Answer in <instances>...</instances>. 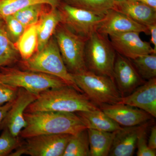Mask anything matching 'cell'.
<instances>
[{"label":"cell","mask_w":156,"mask_h":156,"mask_svg":"<svg viewBox=\"0 0 156 156\" xmlns=\"http://www.w3.org/2000/svg\"><path fill=\"white\" fill-rule=\"evenodd\" d=\"M18 50L11 41L5 23L0 19V67L9 66L18 60Z\"/></svg>","instance_id":"obj_21"},{"label":"cell","mask_w":156,"mask_h":156,"mask_svg":"<svg viewBox=\"0 0 156 156\" xmlns=\"http://www.w3.org/2000/svg\"><path fill=\"white\" fill-rule=\"evenodd\" d=\"M89 143V156H108L114 138V132L87 129Z\"/></svg>","instance_id":"obj_20"},{"label":"cell","mask_w":156,"mask_h":156,"mask_svg":"<svg viewBox=\"0 0 156 156\" xmlns=\"http://www.w3.org/2000/svg\"><path fill=\"white\" fill-rule=\"evenodd\" d=\"M147 129L143 131L138 136L136 143L137 148L136 155L137 156H155V150L151 148L148 146L147 140Z\"/></svg>","instance_id":"obj_30"},{"label":"cell","mask_w":156,"mask_h":156,"mask_svg":"<svg viewBox=\"0 0 156 156\" xmlns=\"http://www.w3.org/2000/svg\"><path fill=\"white\" fill-rule=\"evenodd\" d=\"M37 97L23 88H19L17 97L0 126V130L7 128L13 136H19L27 125L24 118L26 109Z\"/></svg>","instance_id":"obj_10"},{"label":"cell","mask_w":156,"mask_h":156,"mask_svg":"<svg viewBox=\"0 0 156 156\" xmlns=\"http://www.w3.org/2000/svg\"><path fill=\"white\" fill-rule=\"evenodd\" d=\"M116 52L107 35L94 30L87 38L84 58L87 69L114 80V66Z\"/></svg>","instance_id":"obj_4"},{"label":"cell","mask_w":156,"mask_h":156,"mask_svg":"<svg viewBox=\"0 0 156 156\" xmlns=\"http://www.w3.org/2000/svg\"><path fill=\"white\" fill-rule=\"evenodd\" d=\"M114 10L146 26L156 23V10L136 0H125L116 3Z\"/></svg>","instance_id":"obj_17"},{"label":"cell","mask_w":156,"mask_h":156,"mask_svg":"<svg viewBox=\"0 0 156 156\" xmlns=\"http://www.w3.org/2000/svg\"><path fill=\"white\" fill-rule=\"evenodd\" d=\"M60 11L62 17V23L73 32L86 38L96 30L105 16L69 4L62 6Z\"/></svg>","instance_id":"obj_9"},{"label":"cell","mask_w":156,"mask_h":156,"mask_svg":"<svg viewBox=\"0 0 156 156\" xmlns=\"http://www.w3.org/2000/svg\"><path fill=\"white\" fill-rule=\"evenodd\" d=\"M0 83L23 88L37 95L48 89L68 85L55 76L7 66L0 67Z\"/></svg>","instance_id":"obj_6"},{"label":"cell","mask_w":156,"mask_h":156,"mask_svg":"<svg viewBox=\"0 0 156 156\" xmlns=\"http://www.w3.org/2000/svg\"><path fill=\"white\" fill-rule=\"evenodd\" d=\"M38 4L54 8L58 6V0H0V19L14 15L27 6Z\"/></svg>","instance_id":"obj_23"},{"label":"cell","mask_w":156,"mask_h":156,"mask_svg":"<svg viewBox=\"0 0 156 156\" xmlns=\"http://www.w3.org/2000/svg\"><path fill=\"white\" fill-rule=\"evenodd\" d=\"M62 14L57 7L43 13L37 23L38 44L37 52L41 51L48 44L57 27L62 21Z\"/></svg>","instance_id":"obj_18"},{"label":"cell","mask_w":156,"mask_h":156,"mask_svg":"<svg viewBox=\"0 0 156 156\" xmlns=\"http://www.w3.org/2000/svg\"><path fill=\"white\" fill-rule=\"evenodd\" d=\"M156 10V0H136Z\"/></svg>","instance_id":"obj_35"},{"label":"cell","mask_w":156,"mask_h":156,"mask_svg":"<svg viewBox=\"0 0 156 156\" xmlns=\"http://www.w3.org/2000/svg\"><path fill=\"white\" fill-rule=\"evenodd\" d=\"M113 75L115 83L122 97L131 94L145 83L130 59L117 53Z\"/></svg>","instance_id":"obj_12"},{"label":"cell","mask_w":156,"mask_h":156,"mask_svg":"<svg viewBox=\"0 0 156 156\" xmlns=\"http://www.w3.org/2000/svg\"><path fill=\"white\" fill-rule=\"evenodd\" d=\"M147 27L151 35L150 43L153 45L154 50L156 52V23L147 26Z\"/></svg>","instance_id":"obj_33"},{"label":"cell","mask_w":156,"mask_h":156,"mask_svg":"<svg viewBox=\"0 0 156 156\" xmlns=\"http://www.w3.org/2000/svg\"><path fill=\"white\" fill-rule=\"evenodd\" d=\"M11 41L16 43L24 32L26 28L14 15H10L2 19Z\"/></svg>","instance_id":"obj_29"},{"label":"cell","mask_w":156,"mask_h":156,"mask_svg":"<svg viewBox=\"0 0 156 156\" xmlns=\"http://www.w3.org/2000/svg\"><path fill=\"white\" fill-rule=\"evenodd\" d=\"M140 34L131 31L110 35V41L116 53L130 59L146 54L156 53L150 43L141 40Z\"/></svg>","instance_id":"obj_11"},{"label":"cell","mask_w":156,"mask_h":156,"mask_svg":"<svg viewBox=\"0 0 156 156\" xmlns=\"http://www.w3.org/2000/svg\"><path fill=\"white\" fill-rule=\"evenodd\" d=\"M45 4H35L23 8L14 14L25 28L38 22Z\"/></svg>","instance_id":"obj_27"},{"label":"cell","mask_w":156,"mask_h":156,"mask_svg":"<svg viewBox=\"0 0 156 156\" xmlns=\"http://www.w3.org/2000/svg\"><path fill=\"white\" fill-rule=\"evenodd\" d=\"M71 135L44 134L25 138L9 156H62Z\"/></svg>","instance_id":"obj_8"},{"label":"cell","mask_w":156,"mask_h":156,"mask_svg":"<svg viewBox=\"0 0 156 156\" xmlns=\"http://www.w3.org/2000/svg\"><path fill=\"white\" fill-rule=\"evenodd\" d=\"M96 30L107 36L131 31L149 34L147 26L136 22L126 14L115 10H110L107 13Z\"/></svg>","instance_id":"obj_13"},{"label":"cell","mask_w":156,"mask_h":156,"mask_svg":"<svg viewBox=\"0 0 156 156\" xmlns=\"http://www.w3.org/2000/svg\"><path fill=\"white\" fill-rule=\"evenodd\" d=\"M114 1L116 3H117L121 2H123V1H125V0H114Z\"/></svg>","instance_id":"obj_36"},{"label":"cell","mask_w":156,"mask_h":156,"mask_svg":"<svg viewBox=\"0 0 156 156\" xmlns=\"http://www.w3.org/2000/svg\"><path fill=\"white\" fill-rule=\"evenodd\" d=\"M148 145L149 147L153 150L156 149V127L155 125L151 127L150 134L148 140Z\"/></svg>","instance_id":"obj_32"},{"label":"cell","mask_w":156,"mask_h":156,"mask_svg":"<svg viewBox=\"0 0 156 156\" xmlns=\"http://www.w3.org/2000/svg\"><path fill=\"white\" fill-rule=\"evenodd\" d=\"M14 101H13L8 102L5 104L0 106V126L9 110L12 106Z\"/></svg>","instance_id":"obj_34"},{"label":"cell","mask_w":156,"mask_h":156,"mask_svg":"<svg viewBox=\"0 0 156 156\" xmlns=\"http://www.w3.org/2000/svg\"><path fill=\"white\" fill-rule=\"evenodd\" d=\"M72 75L79 89L98 107L118 103L122 97L115 81L108 77L88 70Z\"/></svg>","instance_id":"obj_5"},{"label":"cell","mask_w":156,"mask_h":156,"mask_svg":"<svg viewBox=\"0 0 156 156\" xmlns=\"http://www.w3.org/2000/svg\"><path fill=\"white\" fill-rule=\"evenodd\" d=\"M130 60L144 80L156 78V53L142 55Z\"/></svg>","instance_id":"obj_25"},{"label":"cell","mask_w":156,"mask_h":156,"mask_svg":"<svg viewBox=\"0 0 156 156\" xmlns=\"http://www.w3.org/2000/svg\"><path fill=\"white\" fill-rule=\"evenodd\" d=\"M75 113L80 118L87 129L107 132H114L122 128L100 108Z\"/></svg>","instance_id":"obj_19"},{"label":"cell","mask_w":156,"mask_h":156,"mask_svg":"<svg viewBox=\"0 0 156 156\" xmlns=\"http://www.w3.org/2000/svg\"><path fill=\"white\" fill-rule=\"evenodd\" d=\"M27 125L20 132L21 138L44 134L75 135L87 129L75 113L60 112H24Z\"/></svg>","instance_id":"obj_1"},{"label":"cell","mask_w":156,"mask_h":156,"mask_svg":"<svg viewBox=\"0 0 156 156\" xmlns=\"http://www.w3.org/2000/svg\"><path fill=\"white\" fill-rule=\"evenodd\" d=\"M118 103L140 109L156 117V78L147 80L131 92L121 98Z\"/></svg>","instance_id":"obj_15"},{"label":"cell","mask_w":156,"mask_h":156,"mask_svg":"<svg viewBox=\"0 0 156 156\" xmlns=\"http://www.w3.org/2000/svg\"><path fill=\"white\" fill-rule=\"evenodd\" d=\"M0 136V156H9L21 144L20 136H14L7 128L3 129Z\"/></svg>","instance_id":"obj_28"},{"label":"cell","mask_w":156,"mask_h":156,"mask_svg":"<svg viewBox=\"0 0 156 156\" xmlns=\"http://www.w3.org/2000/svg\"><path fill=\"white\" fill-rule=\"evenodd\" d=\"M99 108L83 93L67 85L42 92L27 108L25 112H60L76 113Z\"/></svg>","instance_id":"obj_2"},{"label":"cell","mask_w":156,"mask_h":156,"mask_svg":"<svg viewBox=\"0 0 156 156\" xmlns=\"http://www.w3.org/2000/svg\"><path fill=\"white\" fill-rule=\"evenodd\" d=\"M21 64L23 70L55 76L64 81L68 86L83 93L68 71L55 38L51 37L41 50L36 52L27 60H23Z\"/></svg>","instance_id":"obj_3"},{"label":"cell","mask_w":156,"mask_h":156,"mask_svg":"<svg viewBox=\"0 0 156 156\" xmlns=\"http://www.w3.org/2000/svg\"><path fill=\"white\" fill-rule=\"evenodd\" d=\"M150 122L131 127H122L115 131L108 156H131L136 148L138 136L149 126Z\"/></svg>","instance_id":"obj_16"},{"label":"cell","mask_w":156,"mask_h":156,"mask_svg":"<svg viewBox=\"0 0 156 156\" xmlns=\"http://www.w3.org/2000/svg\"><path fill=\"white\" fill-rule=\"evenodd\" d=\"M37 23L26 28L16 43L18 53L23 60L30 58L37 51L38 44Z\"/></svg>","instance_id":"obj_22"},{"label":"cell","mask_w":156,"mask_h":156,"mask_svg":"<svg viewBox=\"0 0 156 156\" xmlns=\"http://www.w3.org/2000/svg\"><path fill=\"white\" fill-rule=\"evenodd\" d=\"M59 25L55 31V38L69 72L74 74L88 70L84 58L87 38L73 32L63 24Z\"/></svg>","instance_id":"obj_7"},{"label":"cell","mask_w":156,"mask_h":156,"mask_svg":"<svg viewBox=\"0 0 156 156\" xmlns=\"http://www.w3.org/2000/svg\"><path fill=\"white\" fill-rule=\"evenodd\" d=\"M71 5L100 15H105L110 10H114V0H69ZM70 5V4H69Z\"/></svg>","instance_id":"obj_26"},{"label":"cell","mask_w":156,"mask_h":156,"mask_svg":"<svg viewBox=\"0 0 156 156\" xmlns=\"http://www.w3.org/2000/svg\"><path fill=\"white\" fill-rule=\"evenodd\" d=\"M19 88L0 83V106L15 99Z\"/></svg>","instance_id":"obj_31"},{"label":"cell","mask_w":156,"mask_h":156,"mask_svg":"<svg viewBox=\"0 0 156 156\" xmlns=\"http://www.w3.org/2000/svg\"><path fill=\"white\" fill-rule=\"evenodd\" d=\"M62 156H89L87 129L71 136Z\"/></svg>","instance_id":"obj_24"},{"label":"cell","mask_w":156,"mask_h":156,"mask_svg":"<svg viewBox=\"0 0 156 156\" xmlns=\"http://www.w3.org/2000/svg\"><path fill=\"white\" fill-rule=\"evenodd\" d=\"M99 108L120 126L124 127L141 125L149 122L152 118L144 111L124 104L103 105Z\"/></svg>","instance_id":"obj_14"}]
</instances>
